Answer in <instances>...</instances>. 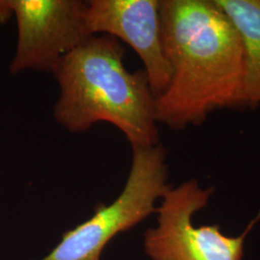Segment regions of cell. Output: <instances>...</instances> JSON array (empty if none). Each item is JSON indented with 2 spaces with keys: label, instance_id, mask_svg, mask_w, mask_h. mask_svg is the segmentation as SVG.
<instances>
[{
  "label": "cell",
  "instance_id": "6da1fadb",
  "mask_svg": "<svg viewBox=\"0 0 260 260\" xmlns=\"http://www.w3.org/2000/svg\"><path fill=\"white\" fill-rule=\"evenodd\" d=\"M160 15L171 79L155 99L158 123L183 130L239 109L241 39L217 0H160Z\"/></svg>",
  "mask_w": 260,
  "mask_h": 260
},
{
  "label": "cell",
  "instance_id": "7a4b0ae2",
  "mask_svg": "<svg viewBox=\"0 0 260 260\" xmlns=\"http://www.w3.org/2000/svg\"><path fill=\"white\" fill-rule=\"evenodd\" d=\"M124 55L121 42L107 35L92 36L67 54L53 74L60 88L54 119L72 133L108 122L131 148L156 146V98L145 71L129 72Z\"/></svg>",
  "mask_w": 260,
  "mask_h": 260
},
{
  "label": "cell",
  "instance_id": "3957f363",
  "mask_svg": "<svg viewBox=\"0 0 260 260\" xmlns=\"http://www.w3.org/2000/svg\"><path fill=\"white\" fill-rule=\"evenodd\" d=\"M167 151L161 144L132 148L129 176L111 205H99L93 216L63 234L61 242L42 260H100L118 233L127 232L156 212L155 203L170 189Z\"/></svg>",
  "mask_w": 260,
  "mask_h": 260
},
{
  "label": "cell",
  "instance_id": "277c9868",
  "mask_svg": "<svg viewBox=\"0 0 260 260\" xmlns=\"http://www.w3.org/2000/svg\"><path fill=\"white\" fill-rule=\"evenodd\" d=\"M215 192L191 179L170 189L156 209L158 225L145 234V251L152 260H242L247 235L260 221V211L241 235H224L219 225L193 224L196 212Z\"/></svg>",
  "mask_w": 260,
  "mask_h": 260
},
{
  "label": "cell",
  "instance_id": "5b68a950",
  "mask_svg": "<svg viewBox=\"0 0 260 260\" xmlns=\"http://www.w3.org/2000/svg\"><path fill=\"white\" fill-rule=\"evenodd\" d=\"M18 26V44L10 65L13 75L24 71L54 74L67 54L92 35L80 0H7Z\"/></svg>",
  "mask_w": 260,
  "mask_h": 260
},
{
  "label": "cell",
  "instance_id": "8992f818",
  "mask_svg": "<svg viewBox=\"0 0 260 260\" xmlns=\"http://www.w3.org/2000/svg\"><path fill=\"white\" fill-rule=\"evenodd\" d=\"M86 23L92 36L116 38L137 53L155 98L166 90L171 70L162 41L160 0H92Z\"/></svg>",
  "mask_w": 260,
  "mask_h": 260
},
{
  "label": "cell",
  "instance_id": "52a82bcc",
  "mask_svg": "<svg viewBox=\"0 0 260 260\" xmlns=\"http://www.w3.org/2000/svg\"><path fill=\"white\" fill-rule=\"evenodd\" d=\"M236 28L244 74L239 109L260 110V0H217Z\"/></svg>",
  "mask_w": 260,
  "mask_h": 260
},
{
  "label": "cell",
  "instance_id": "ba28073f",
  "mask_svg": "<svg viewBox=\"0 0 260 260\" xmlns=\"http://www.w3.org/2000/svg\"><path fill=\"white\" fill-rule=\"evenodd\" d=\"M12 12L9 8L7 0H0V22L3 23L10 19Z\"/></svg>",
  "mask_w": 260,
  "mask_h": 260
}]
</instances>
